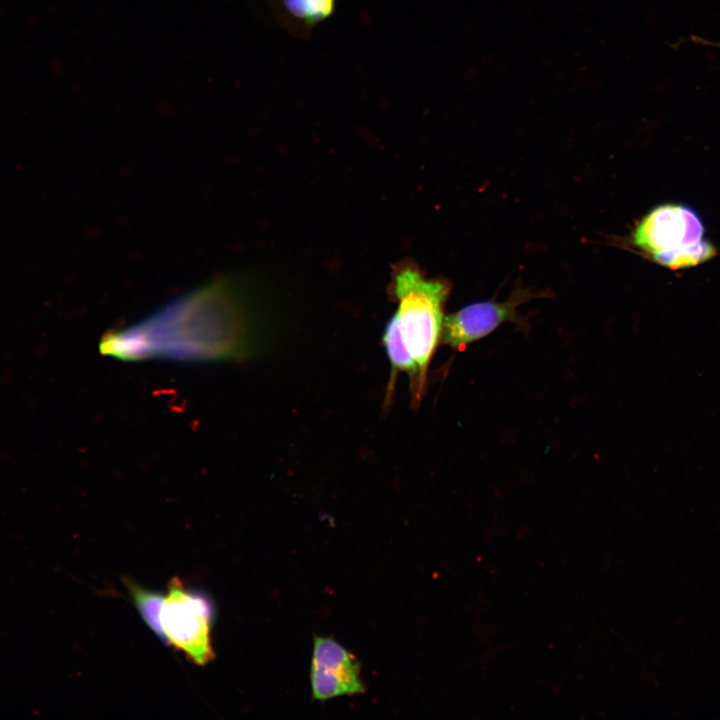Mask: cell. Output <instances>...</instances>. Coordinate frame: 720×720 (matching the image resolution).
<instances>
[{"instance_id": "1", "label": "cell", "mask_w": 720, "mask_h": 720, "mask_svg": "<svg viewBox=\"0 0 720 720\" xmlns=\"http://www.w3.org/2000/svg\"><path fill=\"white\" fill-rule=\"evenodd\" d=\"M242 286L232 276L214 280L129 328L105 335L101 352L126 361L241 360L254 348Z\"/></svg>"}, {"instance_id": "2", "label": "cell", "mask_w": 720, "mask_h": 720, "mask_svg": "<svg viewBox=\"0 0 720 720\" xmlns=\"http://www.w3.org/2000/svg\"><path fill=\"white\" fill-rule=\"evenodd\" d=\"M393 293L398 309L392 320L425 387L431 359L442 337L443 306L449 286L442 280L426 279L419 270L407 266L396 273Z\"/></svg>"}, {"instance_id": "3", "label": "cell", "mask_w": 720, "mask_h": 720, "mask_svg": "<svg viewBox=\"0 0 720 720\" xmlns=\"http://www.w3.org/2000/svg\"><path fill=\"white\" fill-rule=\"evenodd\" d=\"M704 234V224L694 209L664 204L641 220L633 241L656 263L676 270L697 266L716 255V247Z\"/></svg>"}, {"instance_id": "4", "label": "cell", "mask_w": 720, "mask_h": 720, "mask_svg": "<svg viewBox=\"0 0 720 720\" xmlns=\"http://www.w3.org/2000/svg\"><path fill=\"white\" fill-rule=\"evenodd\" d=\"M214 618V606L205 593L187 588L177 577L170 581L160 612L162 642L183 652L194 664L205 666L215 657Z\"/></svg>"}, {"instance_id": "5", "label": "cell", "mask_w": 720, "mask_h": 720, "mask_svg": "<svg viewBox=\"0 0 720 720\" xmlns=\"http://www.w3.org/2000/svg\"><path fill=\"white\" fill-rule=\"evenodd\" d=\"M532 297L535 293L519 288L506 301H485L463 307L444 319L443 343L461 351L505 322L521 323L517 307Z\"/></svg>"}, {"instance_id": "6", "label": "cell", "mask_w": 720, "mask_h": 720, "mask_svg": "<svg viewBox=\"0 0 720 720\" xmlns=\"http://www.w3.org/2000/svg\"><path fill=\"white\" fill-rule=\"evenodd\" d=\"M310 681L312 696L320 701L365 691L359 662L329 637H314Z\"/></svg>"}, {"instance_id": "7", "label": "cell", "mask_w": 720, "mask_h": 720, "mask_svg": "<svg viewBox=\"0 0 720 720\" xmlns=\"http://www.w3.org/2000/svg\"><path fill=\"white\" fill-rule=\"evenodd\" d=\"M283 24H303L312 27L326 19L334 10L335 0H269Z\"/></svg>"}, {"instance_id": "8", "label": "cell", "mask_w": 720, "mask_h": 720, "mask_svg": "<svg viewBox=\"0 0 720 720\" xmlns=\"http://www.w3.org/2000/svg\"><path fill=\"white\" fill-rule=\"evenodd\" d=\"M383 342L393 371H403L409 375L412 399L417 404L423 396L425 387L420 382L417 366L392 319L385 328Z\"/></svg>"}, {"instance_id": "9", "label": "cell", "mask_w": 720, "mask_h": 720, "mask_svg": "<svg viewBox=\"0 0 720 720\" xmlns=\"http://www.w3.org/2000/svg\"><path fill=\"white\" fill-rule=\"evenodd\" d=\"M128 590L131 594V598L143 618L145 624L150 628L152 632L163 641V635L160 625V612L164 595L159 592L148 590L137 584L127 581L126 583Z\"/></svg>"}]
</instances>
